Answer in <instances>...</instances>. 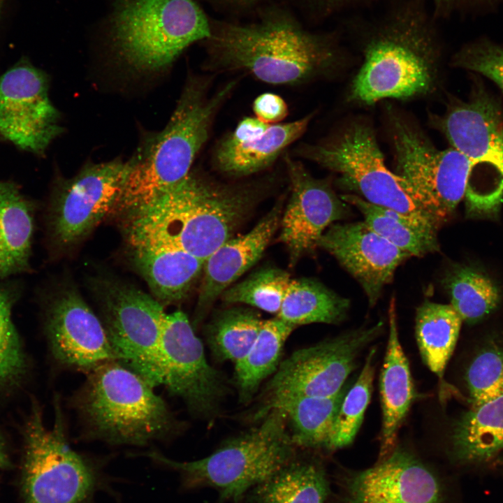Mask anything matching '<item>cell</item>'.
Wrapping results in <instances>:
<instances>
[{
    "instance_id": "obj_1",
    "label": "cell",
    "mask_w": 503,
    "mask_h": 503,
    "mask_svg": "<svg viewBox=\"0 0 503 503\" xmlns=\"http://www.w3.org/2000/svg\"><path fill=\"white\" fill-rule=\"evenodd\" d=\"M258 9L252 23L210 18L204 43L214 67L244 71L268 84L297 85L335 64L340 50L335 34L309 31L278 7Z\"/></svg>"
},
{
    "instance_id": "obj_2",
    "label": "cell",
    "mask_w": 503,
    "mask_h": 503,
    "mask_svg": "<svg viewBox=\"0 0 503 503\" xmlns=\"http://www.w3.org/2000/svg\"><path fill=\"white\" fill-rule=\"evenodd\" d=\"M256 184H231L190 171L166 194L128 216L131 245L159 244L205 261L233 234L256 203Z\"/></svg>"
},
{
    "instance_id": "obj_3",
    "label": "cell",
    "mask_w": 503,
    "mask_h": 503,
    "mask_svg": "<svg viewBox=\"0 0 503 503\" xmlns=\"http://www.w3.org/2000/svg\"><path fill=\"white\" fill-rule=\"evenodd\" d=\"M363 34V64L352 81L350 101L371 105L436 89L441 51L430 13L421 0L395 6Z\"/></svg>"
},
{
    "instance_id": "obj_4",
    "label": "cell",
    "mask_w": 503,
    "mask_h": 503,
    "mask_svg": "<svg viewBox=\"0 0 503 503\" xmlns=\"http://www.w3.org/2000/svg\"><path fill=\"white\" fill-rule=\"evenodd\" d=\"M211 93L205 78H191L165 128L129 163L115 211L127 216L150 205L183 180L206 143L213 120L235 85Z\"/></svg>"
},
{
    "instance_id": "obj_5",
    "label": "cell",
    "mask_w": 503,
    "mask_h": 503,
    "mask_svg": "<svg viewBox=\"0 0 503 503\" xmlns=\"http://www.w3.org/2000/svg\"><path fill=\"white\" fill-rule=\"evenodd\" d=\"M86 374L74 404L89 438L144 446L166 440L179 430L154 387L120 361L104 362Z\"/></svg>"
},
{
    "instance_id": "obj_6",
    "label": "cell",
    "mask_w": 503,
    "mask_h": 503,
    "mask_svg": "<svg viewBox=\"0 0 503 503\" xmlns=\"http://www.w3.org/2000/svg\"><path fill=\"white\" fill-rule=\"evenodd\" d=\"M262 419L197 460L178 462L155 451L147 456L178 471L184 488L210 486L219 492L221 501L237 502L296 456L284 413L272 409Z\"/></svg>"
},
{
    "instance_id": "obj_7",
    "label": "cell",
    "mask_w": 503,
    "mask_h": 503,
    "mask_svg": "<svg viewBox=\"0 0 503 503\" xmlns=\"http://www.w3.org/2000/svg\"><path fill=\"white\" fill-rule=\"evenodd\" d=\"M109 36L117 55L138 71L170 64L210 34V17L196 0H117Z\"/></svg>"
},
{
    "instance_id": "obj_8",
    "label": "cell",
    "mask_w": 503,
    "mask_h": 503,
    "mask_svg": "<svg viewBox=\"0 0 503 503\" xmlns=\"http://www.w3.org/2000/svg\"><path fill=\"white\" fill-rule=\"evenodd\" d=\"M451 147L471 166L465 192L469 218H497L503 199V107L479 80L469 98L455 100L435 118Z\"/></svg>"
},
{
    "instance_id": "obj_9",
    "label": "cell",
    "mask_w": 503,
    "mask_h": 503,
    "mask_svg": "<svg viewBox=\"0 0 503 503\" xmlns=\"http://www.w3.org/2000/svg\"><path fill=\"white\" fill-rule=\"evenodd\" d=\"M297 153L338 173L340 184L357 192L366 201L393 210L437 231L438 228L402 179L386 167L369 125L351 123L331 140L303 145L298 148Z\"/></svg>"
},
{
    "instance_id": "obj_10",
    "label": "cell",
    "mask_w": 503,
    "mask_h": 503,
    "mask_svg": "<svg viewBox=\"0 0 503 503\" xmlns=\"http://www.w3.org/2000/svg\"><path fill=\"white\" fill-rule=\"evenodd\" d=\"M52 428L34 405L24 429L22 489L25 503H89L103 486L99 469L75 451L55 403Z\"/></svg>"
},
{
    "instance_id": "obj_11",
    "label": "cell",
    "mask_w": 503,
    "mask_h": 503,
    "mask_svg": "<svg viewBox=\"0 0 503 503\" xmlns=\"http://www.w3.org/2000/svg\"><path fill=\"white\" fill-rule=\"evenodd\" d=\"M395 174L439 228L465 198L471 166L452 147L437 148L407 120L391 117Z\"/></svg>"
},
{
    "instance_id": "obj_12",
    "label": "cell",
    "mask_w": 503,
    "mask_h": 503,
    "mask_svg": "<svg viewBox=\"0 0 503 503\" xmlns=\"http://www.w3.org/2000/svg\"><path fill=\"white\" fill-rule=\"evenodd\" d=\"M103 323L118 360L154 387L162 385L159 344L166 316L155 298L109 278L95 284Z\"/></svg>"
},
{
    "instance_id": "obj_13",
    "label": "cell",
    "mask_w": 503,
    "mask_h": 503,
    "mask_svg": "<svg viewBox=\"0 0 503 503\" xmlns=\"http://www.w3.org/2000/svg\"><path fill=\"white\" fill-rule=\"evenodd\" d=\"M382 328L379 321L294 351L279 363L266 384L263 401L254 416L284 399L337 394L354 370L359 353L380 335Z\"/></svg>"
},
{
    "instance_id": "obj_14",
    "label": "cell",
    "mask_w": 503,
    "mask_h": 503,
    "mask_svg": "<svg viewBox=\"0 0 503 503\" xmlns=\"http://www.w3.org/2000/svg\"><path fill=\"white\" fill-rule=\"evenodd\" d=\"M159 354L162 385L180 398L191 414L215 417L228 387L224 375L207 362L203 344L183 312L166 314Z\"/></svg>"
},
{
    "instance_id": "obj_15",
    "label": "cell",
    "mask_w": 503,
    "mask_h": 503,
    "mask_svg": "<svg viewBox=\"0 0 503 503\" xmlns=\"http://www.w3.org/2000/svg\"><path fill=\"white\" fill-rule=\"evenodd\" d=\"M129 163L88 164L55 191L48 212L51 242L59 249L78 242L115 210Z\"/></svg>"
},
{
    "instance_id": "obj_16",
    "label": "cell",
    "mask_w": 503,
    "mask_h": 503,
    "mask_svg": "<svg viewBox=\"0 0 503 503\" xmlns=\"http://www.w3.org/2000/svg\"><path fill=\"white\" fill-rule=\"evenodd\" d=\"M45 73L20 61L0 76V138L41 155L61 133Z\"/></svg>"
},
{
    "instance_id": "obj_17",
    "label": "cell",
    "mask_w": 503,
    "mask_h": 503,
    "mask_svg": "<svg viewBox=\"0 0 503 503\" xmlns=\"http://www.w3.org/2000/svg\"><path fill=\"white\" fill-rule=\"evenodd\" d=\"M340 484L341 503H446L438 472L398 446L372 467L341 475Z\"/></svg>"
},
{
    "instance_id": "obj_18",
    "label": "cell",
    "mask_w": 503,
    "mask_h": 503,
    "mask_svg": "<svg viewBox=\"0 0 503 503\" xmlns=\"http://www.w3.org/2000/svg\"><path fill=\"white\" fill-rule=\"evenodd\" d=\"M45 330L54 358L85 373L118 357L101 320L73 286H64L48 298Z\"/></svg>"
},
{
    "instance_id": "obj_19",
    "label": "cell",
    "mask_w": 503,
    "mask_h": 503,
    "mask_svg": "<svg viewBox=\"0 0 503 503\" xmlns=\"http://www.w3.org/2000/svg\"><path fill=\"white\" fill-rule=\"evenodd\" d=\"M284 162L291 196L282 216L280 240L288 251L290 265H295L317 247L324 231L348 211L328 181L314 178L302 163L288 155Z\"/></svg>"
},
{
    "instance_id": "obj_20",
    "label": "cell",
    "mask_w": 503,
    "mask_h": 503,
    "mask_svg": "<svg viewBox=\"0 0 503 503\" xmlns=\"http://www.w3.org/2000/svg\"><path fill=\"white\" fill-rule=\"evenodd\" d=\"M317 247L333 255L359 282L370 306L376 304L396 268L411 256L374 231L364 221L333 224Z\"/></svg>"
},
{
    "instance_id": "obj_21",
    "label": "cell",
    "mask_w": 503,
    "mask_h": 503,
    "mask_svg": "<svg viewBox=\"0 0 503 503\" xmlns=\"http://www.w3.org/2000/svg\"><path fill=\"white\" fill-rule=\"evenodd\" d=\"M282 216L278 202L248 233L231 238L204 262L193 327L203 321L216 300L261 257Z\"/></svg>"
},
{
    "instance_id": "obj_22",
    "label": "cell",
    "mask_w": 503,
    "mask_h": 503,
    "mask_svg": "<svg viewBox=\"0 0 503 503\" xmlns=\"http://www.w3.org/2000/svg\"><path fill=\"white\" fill-rule=\"evenodd\" d=\"M389 334L380 375L382 428L377 462L388 456L397 446L399 429L415 397L408 360L400 342L395 299L388 309Z\"/></svg>"
},
{
    "instance_id": "obj_23",
    "label": "cell",
    "mask_w": 503,
    "mask_h": 503,
    "mask_svg": "<svg viewBox=\"0 0 503 503\" xmlns=\"http://www.w3.org/2000/svg\"><path fill=\"white\" fill-rule=\"evenodd\" d=\"M131 246L135 267L161 304L184 299L203 272L204 261L182 249L150 243Z\"/></svg>"
},
{
    "instance_id": "obj_24",
    "label": "cell",
    "mask_w": 503,
    "mask_h": 503,
    "mask_svg": "<svg viewBox=\"0 0 503 503\" xmlns=\"http://www.w3.org/2000/svg\"><path fill=\"white\" fill-rule=\"evenodd\" d=\"M312 115L284 123L271 124L262 135L233 143L224 138L213 154L220 172L232 177L247 176L271 166L277 157L306 131Z\"/></svg>"
},
{
    "instance_id": "obj_25",
    "label": "cell",
    "mask_w": 503,
    "mask_h": 503,
    "mask_svg": "<svg viewBox=\"0 0 503 503\" xmlns=\"http://www.w3.org/2000/svg\"><path fill=\"white\" fill-rule=\"evenodd\" d=\"M34 212L16 183L0 180V279L29 270Z\"/></svg>"
},
{
    "instance_id": "obj_26",
    "label": "cell",
    "mask_w": 503,
    "mask_h": 503,
    "mask_svg": "<svg viewBox=\"0 0 503 503\" xmlns=\"http://www.w3.org/2000/svg\"><path fill=\"white\" fill-rule=\"evenodd\" d=\"M343 388L329 397H297L277 401L254 417L262 419L272 409L281 410L296 447L329 451L333 428L342 401Z\"/></svg>"
},
{
    "instance_id": "obj_27",
    "label": "cell",
    "mask_w": 503,
    "mask_h": 503,
    "mask_svg": "<svg viewBox=\"0 0 503 503\" xmlns=\"http://www.w3.org/2000/svg\"><path fill=\"white\" fill-rule=\"evenodd\" d=\"M503 450V395L464 413L453 425L451 455L457 463L488 461Z\"/></svg>"
},
{
    "instance_id": "obj_28",
    "label": "cell",
    "mask_w": 503,
    "mask_h": 503,
    "mask_svg": "<svg viewBox=\"0 0 503 503\" xmlns=\"http://www.w3.org/2000/svg\"><path fill=\"white\" fill-rule=\"evenodd\" d=\"M330 483L323 466L296 456L251 490V503H325Z\"/></svg>"
},
{
    "instance_id": "obj_29",
    "label": "cell",
    "mask_w": 503,
    "mask_h": 503,
    "mask_svg": "<svg viewBox=\"0 0 503 503\" xmlns=\"http://www.w3.org/2000/svg\"><path fill=\"white\" fill-rule=\"evenodd\" d=\"M295 328L278 317L263 320L250 349L234 364L235 385L241 403H249L262 381L275 372L284 345Z\"/></svg>"
},
{
    "instance_id": "obj_30",
    "label": "cell",
    "mask_w": 503,
    "mask_h": 503,
    "mask_svg": "<svg viewBox=\"0 0 503 503\" xmlns=\"http://www.w3.org/2000/svg\"><path fill=\"white\" fill-rule=\"evenodd\" d=\"M415 321L422 359L441 379L455 347L462 321L451 304L425 300L418 307Z\"/></svg>"
},
{
    "instance_id": "obj_31",
    "label": "cell",
    "mask_w": 503,
    "mask_h": 503,
    "mask_svg": "<svg viewBox=\"0 0 503 503\" xmlns=\"http://www.w3.org/2000/svg\"><path fill=\"white\" fill-rule=\"evenodd\" d=\"M349 308L348 299L319 281L291 279L277 317L296 327L313 323L337 324L346 318Z\"/></svg>"
},
{
    "instance_id": "obj_32",
    "label": "cell",
    "mask_w": 503,
    "mask_h": 503,
    "mask_svg": "<svg viewBox=\"0 0 503 503\" xmlns=\"http://www.w3.org/2000/svg\"><path fill=\"white\" fill-rule=\"evenodd\" d=\"M355 206L364 221L377 233L411 256H423L439 251L437 231L415 223L393 210L372 204L352 194L340 196Z\"/></svg>"
},
{
    "instance_id": "obj_33",
    "label": "cell",
    "mask_w": 503,
    "mask_h": 503,
    "mask_svg": "<svg viewBox=\"0 0 503 503\" xmlns=\"http://www.w3.org/2000/svg\"><path fill=\"white\" fill-rule=\"evenodd\" d=\"M263 320L251 308L233 307L219 312L206 326L205 335L214 359H242L254 344Z\"/></svg>"
},
{
    "instance_id": "obj_34",
    "label": "cell",
    "mask_w": 503,
    "mask_h": 503,
    "mask_svg": "<svg viewBox=\"0 0 503 503\" xmlns=\"http://www.w3.org/2000/svg\"><path fill=\"white\" fill-rule=\"evenodd\" d=\"M451 305L462 321H480L498 306L500 290L486 274L464 265L452 268L444 279Z\"/></svg>"
},
{
    "instance_id": "obj_35",
    "label": "cell",
    "mask_w": 503,
    "mask_h": 503,
    "mask_svg": "<svg viewBox=\"0 0 503 503\" xmlns=\"http://www.w3.org/2000/svg\"><path fill=\"white\" fill-rule=\"evenodd\" d=\"M291 280L286 271L266 268L231 286L220 297L226 305L245 304L277 314Z\"/></svg>"
},
{
    "instance_id": "obj_36",
    "label": "cell",
    "mask_w": 503,
    "mask_h": 503,
    "mask_svg": "<svg viewBox=\"0 0 503 503\" xmlns=\"http://www.w3.org/2000/svg\"><path fill=\"white\" fill-rule=\"evenodd\" d=\"M375 353L376 349L372 348L357 380L344 396L335 422L329 451L351 444L361 425L372 391Z\"/></svg>"
},
{
    "instance_id": "obj_37",
    "label": "cell",
    "mask_w": 503,
    "mask_h": 503,
    "mask_svg": "<svg viewBox=\"0 0 503 503\" xmlns=\"http://www.w3.org/2000/svg\"><path fill=\"white\" fill-rule=\"evenodd\" d=\"M19 296L16 284L0 283V391L17 384L27 369L20 336L12 319V309Z\"/></svg>"
},
{
    "instance_id": "obj_38",
    "label": "cell",
    "mask_w": 503,
    "mask_h": 503,
    "mask_svg": "<svg viewBox=\"0 0 503 503\" xmlns=\"http://www.w3.org/2000/svg\"><path fill=\"white\" fill-rule=\"evenodd\" d=\"M472 409L503 395V349L490 347L480 352L466 373Z\"/></svg>"
},
{
    "instance_id": "obj_39",
    "label": "cell",
    "mask_w": 503,
    "mask_h": 503,
    "mask_svg": "<svg viewBox=\"0 0 503 503\" xmlns=\"http://www.w3.org/2000/svg\"><path fill=\"white\" fill-rule=\"evenodd\" d=\"M451 64L484 75L503 92L502 45L486 39L470 43L454 54Z\"/></svg>"
},
{
    "instance_id": "obj_40",
    "label": "cell",
    "mask_w": 503,
    "mask_h": 503,
    "mask_svg": "<svg viewBox=\"0 0 503 503\" xmlns=\"http://www.w3.org/2000/svg\"><path fill=\"white\" fill-rule=\"evenodd\" d=\"M252 109L257 119L268 124H277L289 113L285 101L280 96L270 92L257 96L254 101Z\"/></svg>"
},
{
    "instance_id": "obj_41",
    "label": "cell",
    "mask_w": 503,
    "mask_h": 503,
    "mask_svg": "<svg viewBox=\"0 0 503 503\" xmlns=\"http://www.w3.org/2000/svg\"><path fill=\"white\" fill-rule=\"evenodd\" d=\"M271 124L264 123L255 117L243 118L235 129L224 138L233 143L242 142L263 134Z\"/></svg>"
},
{
    "instance_id": "obj_42",
    "label": "cell",
    "mask_w": 503,
    "mask_h": 503,
    "mask_svg": "<svg viewBox=\"0 0 503 503\" xmlns=\"http://www.w3.org/2000/svg\"><path fill=\"white\" fill-rule=\"evenodd\" d=\"M235 6L243 11H252L260 8L272 0H232ZM302 1V0H301ZM305 2L312 3L321 8L328 11L345 4L352 0H302Z\"/></svg>"
},
{
    "instance_id": "obj_43",
    "label": "cell",
    "mask_w": 503,
    "mask_h": 503,
    "mask_svg": "<svg viewBox=\"0 0 503 503\" xmlns=\"http://www.w3.org/2000/svg\"><path fill=\"white\" fill-rule=\"evenodd\" d=\"M433 6L435 13L445 14L463 6L476 1H490L493 0H429Z\"/></svg>"
},
{
    "instance_id": "obj_44",
    "label": "cell",
    "mask_w": 503,
    "mask_h": 503,
    "mask_svg": "<svg viewBox=\"0 0 503 503\" xmlns=\"http://www.w3.org/2000/svg\"><path fill=\"white\" fill-rule=\"evenodd\" d=\"M8 465V459L6 455L4 446L0 436V467H6Z\"/></svg>"
},
{
    "instance_id": "obj_45",
    "label": "cell",
    "mask_w": 503,
    "mask_h": 503,
    "mask_svg": "<svg viewBox=\"0 0 503 503\" xmlns=\"http://www.w3.org/2000/svg\"><path fill=\"white\" fill-rule=\"evenodd\" d=\"M1 0H0V4H1Z\"/></svg>"
}]
</instances>
